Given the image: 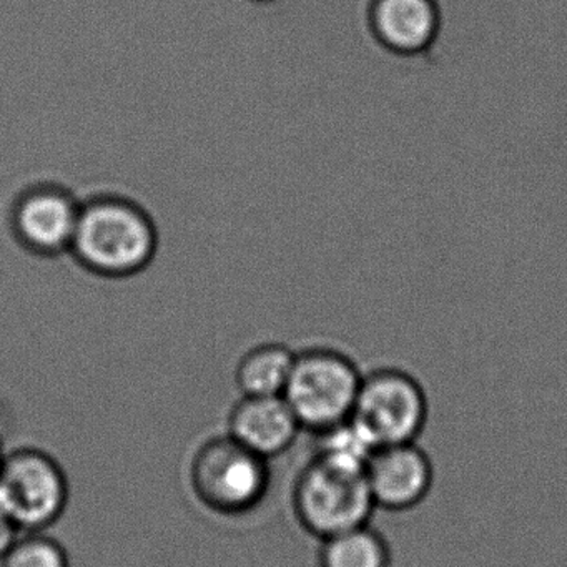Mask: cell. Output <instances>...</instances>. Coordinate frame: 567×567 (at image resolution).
<instances>
[{
	"instance_id": "cell-1",
	"label": "cell",
	"mask_w": 567,
	"mask_h": 567,
	"mask_svg": "<svg viewBox=\"0 0 567 567\" xmlns=\"http://www.w3.org/2000/svg\"><path fill=\"white\" fill-rule=\"evenodd\" d=\"M157 231L148 215L125 198L84 202L71 254L102 277H131L155 257Z\"/></svg>"
},
{
	"instance_id": "cell-12",
	"label": "cell",
	"mask_w": 567,
	"mask_h": 567,
	"mask_svg": "<svg viewBox=\"0 0 567 567\" xmlns=\"http://www.w3.org/2000/svg\"><path fill=\"white\" fill-rule=\"evenodd\" d=\"M317 567H390L386 540L371 524L318 540Z\"/></svg>"
},
{
	"instance_id": "cell-11",
	"label": "cell",
	"mask_w": 567,
	"mask_h": 567,
	"mask_svg": "<svg viewBox=\"0 0 567 567\" xmlns=\"http://www.w3.org/2000/svg\"><path fill=\"white\" fill-rule=\"evenodd\" d=\"M297 351L278 341L255 344L238 358L235 381L244 396H281Z\"/></svg>"
},
{
	"instance_id": "cell-13",
	"label": "cell",
	"mask_w": 567,
	"mask_h": 567,
	"mask_svg": "<svg viewBox=\"0 0 567 567\" xmlns=\"http://www.w3.org/2000/svg\"><path fill=\"white\" fill-rule=\"evenodd\" d=\"M65 547L42 533L19 536L0 559V567H69Z\"/></svg>"
},
{
	"instance_id": "cell-15",
	"label": "cell",
	"mask_w": 567,
	"mask_h": 567,
	"mask_svg": "<svg viewBox=\"0 0 567 567\" xmlns=\"http://www.w3.org/2000/svg\"><path fill=\"white\" fill-rule=\"evenodd\" d=\"M4 451H2V444H0V461H2V457H4Z\"/></svg>"
},
{
	"instance_id": "cell-3",
	"label": "cell",
	"mask_w": 567,
	"mask_h": 567,
	"mask_svg": "<svg viewBox=\"0 0 567 567\" xmlns=\"http://www.w3.org/2000/svg\"><path fill=\"white\" fill-rule=\"evenodd\" d=\"M363 373L351 358L331 348L297 351L284 400L301 430L324 433L350 421Z\"/></svg>"
},
{
	"instance_id": "cell-14",
	"label": "cell",
	"mask_w": 567,
	"mask_h": 567,
	"mask_svg": "<svg viewBox=\"0 0 567 567\" xmlns=\"http://www.w3.org/2000/svg\"><path fill=\"white\" fill-rule=\"evenodd\" d=\"M21 536L19 527L12 523L11 517L6 514V511L0 506V559L8 553L9 547L16 543V539Z\"/></svg>"
},
{
	"instance_id": "cell-2",
	"label": "cell",
	"mask_w": 567,
	"mask_h": 567,
	"mask_svg": "<svg viewBox=\"0 0 567 567\" xmlns=\"http://www.w3.org/2000/svg\"><path fill=\"white\" fill-rule=\"evenodd\" d=\"M291 506L305 533L317 540L367 526L377 509L367 467L317 451L298 473Z\"/></svg>"
},
{
	"instance_id": "cell-5",
	"label": "cell",
	"mask_w": 567,
	"mask_h": 567,
	"mask_svg": "<svg viewBox=\"0 0 567 567\" xmlns=\"http://www.w3.org/2000/svg\"><path fill=\"white\" fill-rule=\"evenodd\" d=\"M350 423L377 447L416 443L426 423L427 404L416 378L398 368L361 371Z\"/></svg>"
},
{
	"instance_id": "cell-7",
	"label": "cell",
	"mask_w": 567,
	"mask_h": 567,
	"mask_svg": "<svg viewBox=\"0 0 567 567\" xmlns=\"http://www.w3.org/2000/svg\"><path fill=\"white\" fill-rule=\"evenodd\" d=\"M81 208V202L59 185H34L16 198L9 225L31 254L61 255L71 251Z\"/></svg>"
},
{
	"instance_id": "cell-9",
	"label": "cell",
	"mask_w": 567,
	"mask_h": 567,
	"mask_svg": "<svg viewBox=\"0 0 567 567\" xmlns=\"http://www.w3.org/2000/svg\"><path fill=\"white\" fill-rule=\"evenodd\" d=\"M370 28L380 45L393 54H424L440 35V6L436 0H373Z\"/></svg>"
},
{
	"instance_id": "cell-16",
	"label": "cell",
	"mask_w": 567,
	"mask_h": 567,
	"mask_svg": "<svg viewBox=\"0 0 567 567\" xmlns=\"http://www.w3.org/2000/svg\"><path fill=\"white\" fill-rule=\"evenodd\" d=\"M254 2H275V0H254Z\"/></svg>"
},
{
	"instance_id": "cell-8",
	"label": "cell",
	"mask_w": 567,
	"mask_h": 567,
	"mask_svg": "<svg viewBox=\"0 0 567 567\" xmlns=\"http://www.w3.org/2000/svg\"><path fill=\"white\" fill-rule=\"evenodd\" d=\"M367 481L377 507L406 509L426 496L433 466L417 443L377 447L368 460Z\"/></svg>"
},
{
	"instance_id": "cell-6",
	"label": "cell",
	"mask_w": 567,
	"mask_h": 567,
	"mask_svg": "<svg viewBox=\"0 0 567 567\" xmlns=\"http://www.w3.org/2000/svg\"><path fill=\"white\" fill-rule=\"evenodd\" d=\"M69 504V481L44 451L22 447L0 461V506L21 533H42L61 519Z\"/></svg>"
},
{
	"instance_id": "cell-10",
	"label": "cell",
	"mask_w": 567,
	"mask_h": 567,
	"mask_svg": "<svg viewBox=\"0 0 567 567\" xmlns=\"http://www.w3.org/2000/svg\"><path fill=\"white\" fill-rule=\"evenodd\" d=\"M300 431L284 396H244L228 417V436L265 460L290 450Z\"/></svg>"
},
{
	"instance_id": "cell-4",
	"label": "cell",
	"mask_w": 567,
	"mask_h": 567,
	"mask_svg": "<svg viewBox=\"0 0 567 567\" xmlns=\"http://www.w3.org/2000/svg\"><path fill=\"white\" fill-rule=\"evenodd\" d=\"M190 483L204 506L225 516L250 513L270 486L268 460L251 453L234 437H214L192 460Z\"/></svg>"
}]
</instances>
